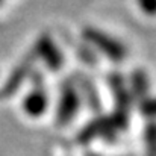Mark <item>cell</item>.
I'll return each mask as SVG.
<instances>
[{
  "mask_svg": "<svg viewBox=\"0 0 156 156\" xmlns=\"http://www.w3.org/2000/svg\"><path fill=\"white\" fill-rule=\"evenodd\" d=\"M106 82L111 88L112 97H114V105L115 109L111 114L112 120L117 123L120 130H126L129 126V114L132 108V94L129 91V87L124 80V77L120 73H109L106 77Z\"/></svg>",
  "mask_w": 156,
  "mask_h": 156,
  "instance_id": "cell-1",
  "label": "cell"
},
{
  "mask_svg": "<svg viewBox=\"0 0 156 156\" xmlns=\"http://www.w3.org/2000/svg\"><path fill=\"white\" fill-rule=\"evenodd\" d=\"M82 37L90 46H93L100 53H103L112 62H121V61H124V58L127 55L126 46L120 40L114 38L112 35L106 34L97 27H91V26L85 27L82 32Z\"/></svg>",
  "mask_w": 156,
  "mask_h": 156,
  "instance_id": "cell-2",
  "label": "cell"
},
{
  "mask_svg": "<svg viewBox=\"0 0 156 156\" xmlns=\"http://www.w3.org/2000/svg\"><path fill=\"white\" fill-rule=\"evenodd\" d=\"M82 105L80 94L71 79H65L59 87V100L56 106V124L68 126Z\"/></svg>",
  "mask_w": 156,
  "mask_h": 156,
  "instance_id": "cell-3",
  "label": "cell"
},
{
  "mask_svg": "<svg viewBox=\"0 0 156 156\" xmlns=\"http://www.w3.org/2000/svg\"><path fill=\"white\" fill-rule=\"evenodd\" d=\"M32 90L23 100V109L29 117H41L49 108V93L46 90L44 76L38 70H32L30 74Z\"/></svg>",
  "mask_w": 156,
  "mask_h": 156,
  "instance_id": "cell-4",
  "label": "cell"
},
{
  "mask_svg": "<svg viewBox=\"0 0 156 156\" xmlns=\"http://www.w3.org/2000/svg\"><path fill=\"white\" fill-rule=\"evenodd\" d=\"M118 133H121V130L111 115H99L82 127V130L77 135V141L80 144H88L93 140L100 138L111 143L117 140Z\"/></svg>",
  "mask_w": 156,
  "mask_h": 156,
  "instance_id": "cell-5",
  "label": "cell"
},
{
  "mask_svg": "<svg viewBox=\"0 0 156 156\" xmlns=\"http://www.w3.org/2000/svg\"><path fill=\"white\" fill-rule=\"evenodd\" d=\"M32 53L35 55L37 59H43L44 64L47 65V68H50L52 71L59 70L64 65V55L61 52V49L55 44L52 37L47 34L41 35L37 40V43L32 49Z\"/></svg>",
  "mask_w": 156,
  "mask_h": 156,
  "instance_id": "cell-6",
  "label": "cell"
},
{
  "mask_svg": "<svg viewBox=\"0 0 156 156\" xmlns=\"http://www.w3.org/2000/svg\"><path fill=\"white\" fill-rule=\"evenodd\" d=\"M37 58L35 55L30 52L8 76V79L5 80L3 88L0 90V97H12L21 87V83L29 77L30 71L34 70V64H35Z\"/></svg>",
  "mask_w": 156,
  "mask_h": 156,
  "instance_id": "cell-7",
  "label": "cell"
},
{
  "mask_svg": "<svg viewBox=\"0 0 156 156\" xmlns=\"http://www.w3.org/2000/svg\"><path fill=\"white\" fill-rule=\"evenodd\" d=\"M71 80H73V83L76 85V88H77V91H79V94H80L82 102H85L87 106H88L93 112H96V114L99 115V114L102 112L103 105H102L100 94H99V91H97L94 82H93L87 74L79 73V71L74 73V76H73Z\"/></svg>",
  "mask_w": 156,
  "mask_h": 156,
  "instance_id": "cell-8",
  "label": "cell"
},
{
  "mask_svg": "<svg viewBox=\"0 0 156 156\" xmlns=\"http://www.w3.org/2000/svg\"><path fill=\"white\" fill-rule=\"evenodd\" d=\"M132 99H138V102L149 97V77L147 73L141 68H136L130 76V88Z\"/></svg>",
  "mask_w": 156,
  "mask_h": 156,
  "instance_id": "cell-9",
  "label": "cell"
},
{
  "mask_svg": "<svg viewBox=\"0 0 156 156\" xmlns=\"http://www.w3.org/2000/svg\"><path fill=\"white\" fill-rule=\"evenodd\" d=\"M144 143L147 146V156H155V147H156V132L155 124L150 121L144 130Z\"/></svg>",
  "mask_w": 156,
  "mask_h": 156,
  "instance_id": "cell-10",
  "label": "cell"
},
{
  "mask_svg": "<svg viewBox=\"0 0 156 156\" xmlns=\"http://www.w3.org/2000/svg\"><path fill=\"white\" fill-rule=\"evenodd\" d=\"M140 111H141V114L144 117H147V118L152 120L153 115H155V102H153V99L152 97H147V99L141 100L140 102Z\"/></svg>",
  "mask_w": 156,
  "mask_h": 156,
  "instance_id": "cell-11",
  "label": "cell"
},
{
  "mask_svg": "<svg viewBox=\"0 0 156 156\" xmlns=\"http://www.w3.org/2000/svg\"><path fill=\"white\" fill-rule=\"evenodd\" d=\"M77 52H79V56L82 58V61H83L85 64H88V65H96V64H97L96 55L93 53V50H91L90 47L80 46V47L77 49Z\"/></svg>",
  "mask_w": 156,
  "mask_h": 156,
  "instance_id": "cell-12",
  "label": "cell"
},
{
  "mask_svg": "<svg viewBox=\"0 0 156 156\" xmlns=\"http://www.w3.org/2000/svg\"><path fill=\"white\" fill-rule=\"evenodd\" d=\"M140 8L143 9V12L152 15L155 12V0H138Z\"/></svg>",
  "mask_w": 156,
  "mask_h": 156,
  "instance_id": "cell-13",
  "label": "cell"
},
{
  "mask_svg": "<svg viewBox=\"0 0 156 156\" xmlns=\"http://www.w3.org/2000/svg\"><path fill=\"white\" fill-rule=\"evenodd\" d=\"M85 156H103V155H99V153H94V152H88Z\"/></svg>",
  "mask_w": 156,
  "mask_h": 156,
  "instance_id": "cell-14",
  "label": "cell"
},
{
  "mask_svg": "<svg viewBox=\"0 0 156 156\" xmlns=\"http://www.w3.org/2000/svg\"><path fill=\"white\" fill-rule=\"evenodd\" d=\"M0 5H2V0H0Z\"/></svg>",
  "mask_w": 156,
  "mask_h": 156,
  "instance_id": "cell-15",
  "label": "cell"
},
{
  "mask_svg": "<svg viewBox=\"0 0 156 156\" xmlns=\"http://www.w3.org/2000/svg\"><path fill=\"white\" fill-rule=\"evenodd\" d=\"M0 99H2V97H0Z\"/></svg>",
  "mask_w": 156,
  "mask_h": 156,
  "instance_id": "cell-16",
  "label": "cell"
}]
</instances>
